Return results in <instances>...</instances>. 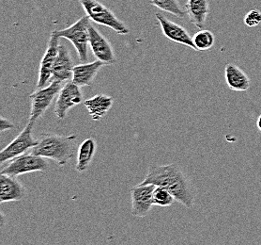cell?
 Wrapping results in <instances>:
<instances>
[{"label":"cell","mask_w":261,"mask_h":245,"mask_svg":"<svg viewBox=\"0 0 261 245\" xmlns=\"http://www.w3.org/2000/svg\"><path fill=\"white\" fill-rule=\"evenodd\" d=\"M33 126L34 124L29 122L24 130L21 132L11 144H8L6 147L1 151V164H3L4 162H10L12 159L17 158L19 155H24L28 150L32 149L38 143V140H36L32 135Z\"/></svg>","instance_id":"7"},{"label":"cell","mask_w":261,"mask_h":245,"mask_svg":"<svg viewBox=\"0 0 261 245\" xmlns=\"http://www.w3.org/2000/svg\"><path fill=\"white\" fill-rule=\"evenodd\" d=\"M74 66L70 50L65 44H60L59 54L55 61L52 71L53 80L60 82H67L71 80Z\"/></svg>","instance_id":"13"},{"label":"cell","mask_w":261,"mask_h":245,"mask_svg":"<svg viewBox=\"0 0 261 245\" xmlns=\"http://www.w3.org/2000/svg\"><path fill=\"white\" fill-rule=\"evenodd\" d=\"M96 149L97 143L93 138H88L80 144L77 151V162L75 165L77 172L83 173L88 170L94 158Z\"/></svg>","instance_id":"19"},{"label":"cell","mask_w":261,"mask_h":245,"mask_svg":"<svg viewBox=\"0 0 261 245\" xmlns=\"http://www.w3.org/2000/svg\"><path fill=\"white\" fill-rule=\"evenodd\" d=\"M82 102L83 94L80 90V86L69 80L62 86L58 96L55 106V114L59 119H65L69 110Z\"/></svg>","instance_id":"8"},{"label":"cell","mask_w":261,"mask_h":245,"mask_svg":"<svg viewBox=\"0 0 261 245\" xmlns=\"http://www.w3.org/2000/svg\"><path fill=\"white\" fill-rule=\"evenodd\" d=\"M225 78L229 89L235 92H245L249 90L251 80L243 69L233 63L226 64L225 68Z\"/></svg>","instance_id":"16"},{"label":"cell","mask_w":261,"mask_h":245,"mask_svg":"<svg viewBox=\"0 0 261 245\" xmlns=\"http://www.w3.org/2000/svg\"><path fill=\"white\" fill-rule=\"evenodd\" d=\"M76 139L75 135L61 136L43 133L37 139L38 143L30 153L50 159L60 166H64L74 155Z\"/></svg>","instance_id":"2"},{"label":"cell","mask_w":261,"mask_h":245,"mask_svg":"<svg viewBox=\"0 0 261 245\" xmlns=\"http://www.w3.org/2000/svg\"><path fill=\"white\" fill-rule=\"evenodd\" d=\"M154 184H138L130 190L132 214L136 217H146L152 209Z\"/></svg>","instance_id":"9"},{"label":"cell","mask_w":261,"mask_h":245,"mask_svg":"<svg viewBox=\"0 0 261 245\" xmlns=\"http://www.w3.org/2000/svg\"><path fill=\"white\" fill-rule=\"evenodd\" d=\"M244 24L248 28H255L261 24V12L258 10H251L244 17Z\"/></svg>","instance_id":"23"},{"label":"cell","mask_w":261,"mask_h":245,"mask_svg":"<svg viewBox=\"0 0 261 245\" xmlns=\"http://www.w3.org/2000/svg\"><path fill=\"white\" fill-rule=\"evenodd\" d=\"M89 47L97 60L105 62L107 65L116 63L117 58L111 43L92 25L89 28Z\"/></svg>","instance_id":"11"},{"label":"cell","mask_w":261,"mask_h":245,"mask_svg":"<svg viewBox=\"0 0 261 245\" xmlns=\"http://www.w3.org/2000/svg\"><path fill=\"white\" fill-rule=\"evenodd\" d=\"M60 38L54 31L52 32L50 40L48 42L47 49L41 60L37 89L45 87L49 79L52 78L54 64L60 49Z\"/></svg>","instance_id":"10"},{"label":"cell","mask_w":261,"mask_h":245,"mask_svg":"<svg viewBox=\"0 0 261 245\" xmlns=\"http://www.w3.org/2000/svg\"><path fill=\"white\" fill-rule=\"evenodd\" d=\"M140 184H154L166 188L172 193L176 201L188 209H192L195 205L196 189L177 164L149 168L145 180Z\"/></svg>","instance_id":"1"},{"label":"cell","mask_w":261,"mask_h":245,"mask_svg":"<svg viewBox=\"0 0 261 245\" xmlns=\"http://www.w3.org/2000/svg\"><path fill=\"white\" fill-rule=\"evenodd\" d=\"M64 84L60 81L53 80L51 83L40 88L30 95L31 110H30V122L35 125L36 122L42 117L50 105L52 104L55 97L59 96L60 90Z\"/></svg>","instance_id":"5"},{"label":"cell","mask_w":261,"mask_h":245,"mask_svg":"<svg viewBox=\"0 0 261 245\" xmlns=\"http://www.w3.org/2000/svg\"><path fill=\"white\" fill-rule=\"evenodd\" d=\"M47 169L48 163L44 158L30 153L12 159L1 170V173L16 177L24 173L45 172Z\"/></svg>","instance_id":"6"},{"label":"cell","mask_w":261,"mask_h":245,"mask_svg":"<svg viewBox=\"0 0 261 245\" xmlns=\"http://www.w3.org/2000/svg\"><path fill=\"white\" fill-rule=\"evenodd\" d=\"M27 191L24 186L18 181L15 176L0 174V202L21 201L25 196Z\"/></svg>","instance_id":"14"},{"label":"cell","mask_w":261,"mask_h":245,"mask_svg":"<svg viewBox=\"0 0 261 245\" xmlns=\"http://www.w3.org/2000/svg\"><path fill=\"white\" fill-rule=\"evenodd\" d=\"M14 125L11 121L5 119L3 116H1V123H0V132H5L6 130H11L14 128Z\"/></svg>","instance_id":"24"},{"label":"cell","mask_w":261,"mask_h":245,"mask_svg":"<svg viewBox=\"0 0 261 245\" xmlns=\"http://www.w3.org/2000/svg\"><path fill=\"white\" fill-rule=\"evenodd\" d=\"M114 99L106 95H97L84 102L91 119L99 121L102 119L113 106Z\"/></svg>","instance_id":"17"},{"label":"cell","mask_w":261,"mask_h":245,"mask_svg":"<svg viewBox=\"0 0 261 245\" xmlns=\"http://www.w3.org/2000/svg\"><path fill=\"white\" fill-rule=\"evenodd\" d=\"M105 65H107L105 62L97 60L93 62L74 66L71 81L80 87L90 86L93 83L98 72Z\"/></svg>","instance_id":"15"},{"label":"cell","mask_w":261,"mask_h":245,"mask_svg":"<svg viewBox=\"0 0 261 245\" xmlns=\"http://www.w3.org/2000/svg\"><path fill=\"white\" fill-rule=\"evenodd\" d=\"M193 42L196 46V50L204 51L214 47L215 42L214 33L210 30H202L196 32L193 37Z\"/></svg>","instance_id":"21"},{"label":"cell","mask_w":261,"mask_h":245,"mask_svg":"<svg viewBox=\"0 0 261 245\" xmlns=\"http://www.w3.org/2000/svg\"><path fill=\"white\" fill-rule=\"evenodd\" d=\"M89 18L97 24L107 27L121 35L130 32L128 27L114 12L97 0H79Z\"/></svg>","instance_id":"4"},{"label":"cell","mask_w":261,"mask_h":245,"mask_svg":"<svg viewBox=\"0 0 261 245\" xmlns=\"http://www.w3.org/2000/svg\"><path fill=\"white\" fill-rule=\"evenodd\" d=\"M185 9L191 23L198 29H203L210 12L208 0H187Z\"/></svg>","instance_id":"18"},{"label":"cell","mask_w":261,"mask_h":245,"mask_svg":"<svg viewBox=\"0 0 261 245\" xmlns=\"http://www.w3.org/2000/svg\"><path fill=\"white\" fill-rule=\"evenodd\" d=\"M155 16L158 19L163 33L167 39H169L172 42L184 44L194 50H196V46L193 42V38L190 36L189 32L185 30L184 27L168 20L161 13H156Z\"/></svg>","instance_id":"12"},{"label":"cell","mask_w":261,"mask_h":245,"mask_svg":"<svg viewBox=\"0 0 261 245\" xmlns=\"http://www.w3.org/2000/svg\"><path fill=\"white\" fill-rule=\"evenodd\" d=\"M90 18L85 15L64 30H54V32L60 37L69 40L77 51L79 60L81 62H87L89 60V28Z\"/></svg>","instance_id":"3"},{"label":"cell","mask_w":261,"mask_h":245,"mask_svg":"<svg viewBox=\"0 0 261 245\" xmlns=\"http://www.w3.org/2000/svg\"><path fill=\"white\" fill-rule=\"evenodd\" d=\"M256 126H257V128L261 131V114L258 116L257 121H256Z\"/></svg>","instance_id":"25"},{"label":"cell","mask_w":261,"mask_h":245,"mask_svg":"<svg viewBox=\"0 0 261 245\" xmlns=\"http://www.w3.org/2000/svg\"><path fill=\"white\" fill-rule=\"evenodd\" d=\"M176 201L172 193L166 188L156 186L154 192H153V204L154 206H158L161 208H167L172 206L173 203Z\"/></svg>","instance_id":"22"},{"label":"cell","mask_w":261,"mask_h":245,"mask_svg":"<svg viewBox=\"0 0 261 245\" xmlns=\"http://www.w3.org/2000/svg\"><path fill=\"white\" fill-rule=\"evenodd\" d=\"M150 4L178 18H184L187 14V12L181 9L178 0H150Z\"/></svg>","instance_id":"20"}]
</instances>
